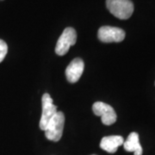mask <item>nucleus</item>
I'll return each instance as SVG.
<instances>
[{
	"label": "nucleus",
	"mask_w": 155,
	"mask_h": 155,
	"mask_svg": "<svg viewBox=\"0 0 155 155\" xmlns=\"http://www.w3.org/2000/svg\"><path fill=\"white\" fill-rule=\"evenodd\" d=\"M42 102V112L41 117L40 120V128L44 131L48 123L49 122L51 118L57 113V107L54 104L53 99L48 93H45L41 97Z\"/></svg>",
	"instance_id": "nucleus-6"
},
{
	"label": "nucleus",
	"mask_w": 155,
	"mask_h": 155,
	"mask_svg": "<svg viewBox=\"0 0 155 155\" xmlns=\"http://www.w3.org/2000/svg\"><path fill=\"white\" fill-rule=\"evenodd\" d=\"M123 147L127 152H132L134 155H142L143 150L140 144L139 134L135 132H132L128 136L126 141L123 142Z\"/></svg>",
	"instance_id": "nucleus-9"
},
{
	"label": "nucleus",
	"mask_w": 155,
	"mask_h": 155,
	"mask_svg": "<svg viewBox=\"0 0 155 155\" xmlns=\"http://www.w3.org/2000/svg\"><path fill=\"white\" fill-rule=\"evenodd\" d=\"M65 125V115L61 111H57L54 116L51 118L45 128V136L52 141H59L62 137Z\"/></svg>",
	"instance_id": "nucleus-1"
},
{
	"label": "nucleus",
	"mask_w": 155,
	"mask_h": 155,
	"mask_svg": "<svg viewBox=\"0 0 155 155\" xmlns=\"http://www.w3.org/2000/svg\"><path fill=\"white\" fill-rule=\"evenodd\" d=\"M8 52V46L5 41L0 39V63L5 60Z\"/></svg>",
	"instance_id": "nucleus-10"
},
{
	"label": "nucleus",
	"mask_w": 155,
	"mask_h": 155,
	"mask_svg": "<svg viewBox=\"0 0 155 155\" xmlns=\"http://www.w3.org/2000/svg\"><path fill=\"white\" fill-rule=\"evenodd\" d=\"M76 41H77L76 30L70 27L65 28L59 40L57 41L55 53L60 56L65 55L69 51L70 48L76 43Z\"/></svg>",
	"instance_id": "nucleus-3"
},
{
	"label": "nucleus",
	"mask_w": 155,
	"mask_h": 155,
	"mask_svg": "<svg viewBox=\"0 0 155 155\" xmlns=\"http://www.w3.org/2000/svg\"><path fill=\"white\" fill-rule=\"evenodd\" d=\"M92 110L96 116H101L102 122L104 125H112L116 122V111L110 105L103 102H96L92 105Z\"/></svg>",
	"instance_id": "nucleus-5"
},
{
	"label": "nucleus",
	"mask_w": 155,
	"mask_h": 155,
	"mask_svg": "<svg viewBox=\"0 0 155 155\" xmlns=\"http://www.w3.org/2000/svg\"><path fill=\"white\" fill-rule=\"evenodd\" d=\"M84 69V63L80 58H76L66 69V76L69 83L74 84L79 80Z\"/></svg>",
	"instance_id": "nucleus-7"
},
{
	"label": "nucleus",
	"mask_w": 155,
	"mask_h": 155,
	"mask_svg": "<svg viewBox=\"0 0 155 155\" xmlns=\"http://www.w3.org/2000/svg\"><path fill=\"white\" fill-rule=\"evenodd\" d=\"M124 139L120 135H110L105 136L101 140L100 147L109 153H115L118 147L123 145Z\"/></svg>",
	"instance_id": "nucleus-8"
},
{
	"label": "nucleus",
	"mask_w": 155,
	"mask_h": 155,
	"mask_svg": "<svg viewBox=\"0 0 155 155\" xmlns=\"http://www.w3.org/2000/svg\"><path fill=\"white\" fill-rule=\"evenodd\" d=\"M107 9L113 16L126 20L132 16L134 5L130 0H106Z\"/></svg>",
	"instance_id": "nucleus-2"
},
{
	"label": "nucleus",
	"mask_w": 155,
	"mask_h": 155,
	"mask_svg": "<svg viewBox=\"0 0 155 155\" xmlns=\"http://www.w3.org/2000/svg\"><path fill=\"white\" fill-rule=\"evenodd\" d=\"M91 155H96V154H91Z\"/></svg>",
	"instance_id": "nucleus-11"
},
{
	"label": "nucleus",
	"mask_w": 155,
	"mask_h": 155,
	"mask_svg": "<svg viewBox=\"0 0 155 155\" xmlns=\"http://www.w3.org/2000/svg\"><path fill=\"white\" fill-rule=\"evenodd\" d=\"M97 37L102 42L104 43L121 42L125 38V32L120 28L103 26L98 29Z\"/></svg>",
	"instance_id": "nucleus-4"
}]
</instances>
